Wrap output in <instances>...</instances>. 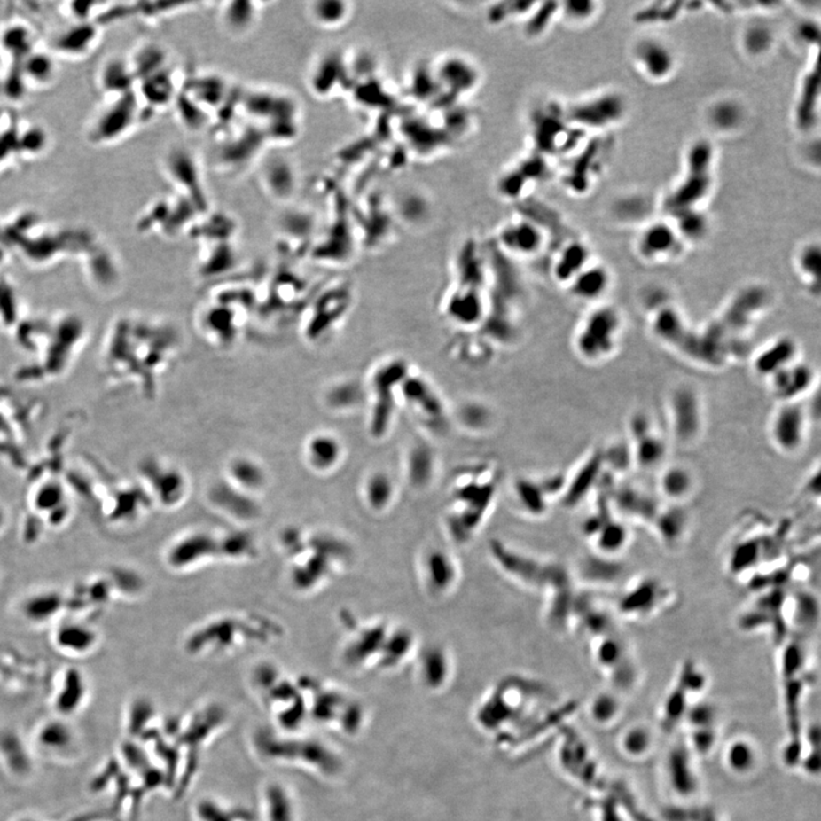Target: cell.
<instances>
[{"mask_svg":"<svg viewBox=\"0 0 821 821\" xmlns=\"http://www.w3.org/2000/svg\"><path fill=\"white\" fill-rule=\"evenodd\" d=\"M599 473V462L598 459L587 462L571 481H566L563 492V504L566 507L574 508L588 497L597 483Z\"/></svg>","mask_w":821,"mask_h":821,"instance_id":"36","label":"cell"},{"mask_svg":"<svg viewBox=\"0 0 821 821\" xmlns=\"http://www.w3.org/2000/svg\"><path fill=\"white\" fill-rule=\"evenodd\" d=\"M590 262H591L590 250L584 243L579 241L568 243L559 251L555 259L553 277L560 285L567 286Z\"/></svg>","mask_w":821,"mask_h":821,"instance_id":"32","label":"cell"},{"mask_svg":"<svg viewBox=\"0 0 821 821\" xmlns=\"http://www.w3.org/2000/svg\"><path fill=\"white\" fill-rule=\"evenodd\" d=\"M713 162L715 150L711 143H693L685 159L684 177L665 201L672 216L685 210L700 209V203L708 198L712 190Z\"/></svg>","mask_w":821,"mask_h":821,"instance_id":"3","label":"cell"},{"mask_svg":"<svg viewBox=\"0 0 821 821\" xmlns=\"http://www.w3.org/2000/svg\"><path fill=\"white\" fill-rule=\"evenodd\" d=\"M789 609L793 612L791 617L796 629L809 631L818 624V601L810 593L801 592L799 596L793 598Z\"/></svg>","mask_w":821,"mask_h":821,"instance_id":"42","label":"cell"},{"mask_svg":"<svg viewBox=\"0 0 821 821\" xmlns=\"http://www.w3.org/2000/svg\"><path fill=\"white\" fill-rule=\"evenodd\" d=\"M593 657L598 667L612 673L621 667L625 661L631 659L627 643L615 632L595 637Z\"/></svg>","mask_w":821,"mask_h":821,"instance_id":"33","label":"cell"},{"mask_svg":"<svg viewBox=\"0 0 821 821\" xmlns=\"http://www.w3.org/2000/svg\"><path fill=\"white\" fill-rule=\"evenodd\" d=\"M813 31H818V27L813 26L811 22H802L799 26V37L808 43H812L818 35H813Z\"/></svg>","mask_w":821,"mask_h":821,"instance_id":"59","label":"cell"},{"mask_svg":"<svg viewBox=\"0 0 821 821\" xmlns=\"http://www.w3.org/2000/svg\"><path fill=\"white\" fill-rule=\"evenodd\" d=\"M363 500L373 513L384 515L394 508L398 497V485L385 470L369 473L363 483Z\"/></svg>","mask_w":821,"mask_h":821,"instance_id":"27","label":"cell"},{"mask_svg":"<svg viewBox=\"0 0 821 821\" xmlns=\"http://www.w3.org/2000/svg\"><path fill=\"white\" fill-rule=\"evenodd\" d=\"M675 217V225L681 240L688 242H700L708 233V219L700 209L683 211Z\"/></svg>","mask_w":821,"mask_h":821,"instance_id":"40","label":"cell"},{"mask_svg":"<svg viewBox=\"0 0 821 821\" xmlns=\"http://www.w3.org/2000/svg\"><path fill=\"white\" fill-rule=\"evenodd\" d=\"M802 741L789 740L783 751L784 763L789 768L796 767L803 757Z\"/></svg>","mask_w":821,"mask_h":821,"instance_id":"56","label":"cell"},{"mask_svg":"<svg viewBox=\"0 0 821 821\" xmlns=\"http://www.w3.org/2000/svg\"><path fill=\"white\" fill-rule=\"evenodd\" d=\"M708 119L713 129L731 133L739 129L745 121V110L735 99H721L708 110Z\"/></svg>","mask_w":821,"mask_h":821,"instance_id":"37","label":"cell"},{"mask_svg":"<svg viewBox=\"0 0 821 821\" xmlns=\"http://www.w3.org/2000/svg\"><path fill=\"white\" fill-rule=\"evenodd\" d=\"M129 95L106 101V106L97 114L90 125V137L94 142L115 141L129 131L134 123V105Z\"/></svg>","mask_w":821,"mask_h":821,"instance_id":"15","label":"cell"},{"mask_svg":"<svg viewBox=\"0 0 821 821\" xmlns=\"http://www.w3.org/2000/svg\"><path fill=\"white\" fill-rule=\"evenodd\" d=\"M565 13L573 21H584L593 17L596 4L591 2H571L565 4Z\"/></svg>","mask_w":821,"mask_h":821,"instance_id":"55","label":"cell"},{"mask_svg":"<svg viewBox=\"0 0 821 821\" xmlns=\"http://www.w3.org/2000/svg\"><path fill=\"white\" fill-rule=\"evenodd\" d=\"M769 380L773 395L781 403L797 402V398L810 389L813 384V371L808 364L796 361Z\"/></svg>","mask_w":821,"mask_h":821,"instance_id":"26","label":"cell"},{"mask_svg":"<svg viewBox=\"0 0 821 821\" xmlns=\"http://www.w3.org/2000/svg\"><path fill=\"white\" fill-rule=\"evenodd\" d=\"M437 472V456L428 444L417 442L410 446L404 460V477L410 489L426 491L435 481Z\"/></svg>","mask_w":821,"mask_h":821,"instance_id":"21","label":"cell"},{"mask_svg":"<svg viewBox=\"0 0 821 821\" xmlns=\"http://www.w3.org/2000/svg\"><path fill=\"white\" fill-rule=\"evenodd\" d=\"M620 703L611 693H600L590 705V715L597 723H608L619 715Z\"/></svg>","mask_w":821,"mask_h":821,"instance_id":"50","label":"cell"},{"mask_svg":"<svg viewBox=\"0 0 821 821\" xmlns=\"http://www.w3.org/2000/svg\"><path fill=\"white\" fill-rule=\"evenodd\" d=\"M248 310L243 299H235L233 293L229 299L218 294L200 310L199 326L210 342L227 348L238 340Z\"/></svg>","mask_w":821,"mask_h":821,"instance_id":"6","label":"cell"},{"mask_svg":"<svg viewBox=\"0 0 821 821\" xmlns=\"http://www.w3.org/2000/svg\"><path fill=\"white\" fill-rule=\"evenodd\" d=\"M716 711L713 705L708 703H699L688 708L684 717H687L689 723L693 728H712L715 723Z\"/></svg>","mask_w":821,"mask_h":821,"instance_id":"53","label":"cell"},{"mask_svg":"<svg viewBox=\"0 0 821 821\" xmlns=\"http://www.w3.org/2000/svg\"><path fill=\"white\" fill-rule=\"evenodd\" d=\"M651 526L665 548L676 550L684 543L691 531V510L687 504L661 505Z\"/></svg>","mask_w":821,"mask_h":821,"instance_id":"19","label":"cell"},{"mask_svg":"<svg viewBox=\"0 0 821 821\" xmlns=\"http://www.w3.org/2000/svg\"><path fill=\"white\" fill-rule=\"evenodd\" d=\"M418 568L422 587L434 600L451 596L460 583L459 561L450 550L440 545L422 550L418 558Z\"/></svg>","mask_w":821,"mask_h":821,"instance_id":"9","label":"cell"},{"mask_svg":"<svg viewBox=\"0 0 821 821\" xmlns=\"http://www.w3.org/2000/svg\"><path fill=\"white\" fill-rule=\"evenodd\" d=\"M668 456L667 444L663 438L649 432L636 438L632 448L633 464L643 470H655L664 464Z\"/></svg>","mask_w":821,"mask_h":821,"instance_id":"34","label":"cell"},{"mask_svg":"<svg viewBox=\"0 0 821 821\" xmlns=\"http://www.w3.org/2000/svg\"><path fill=\"white\" fill-rule=\"evenodd\" d=\"M676 684L684 689L688 696L699 695L707 688L708 677L695 661H685L680 669Z\"/></svg>","mask_w":821,"mask_h":821,"instance_id":"49","label":"cell"},{"mask_svg":"<svg viewBox=\"0 0 821 821\" xmlns=\"http://www.w3.org/2000/svg\"><path fill=\"white\" fill-rule=\"evenodd\" d=\"M611 505L613 512L621 513V520H624V518H629L631 520L652 525L661 504L648 493L640 491L632 486H624L614 493Z\"/></svg>","mask_w":821,"mask_h":821,"instance_id":"23","label":"cell"},{"mask_svg":"<svg viewBox=\"0 0 821 821\" xmlns=\"http://www.w3.org/2000/svg\"><path fill=\"white\" fill-rule=\"evenodd\" d=\"M418 680L426 691L437 693L451 684L454 676V661L444 645L433 644L418 649L416 656Z\"/></svg>","mask_w":821,"mask_h":821,"instance_id":"13","label":"cell"},{"mask_svg":"<svg viewBox=\"0 0 821 821\" xmlns=\"http://www.w3.org/2000/svg\"><path fill=\"white\" fill-rule=\"evenodd\" d=\"M821 264V253L819 245L809 243L800 250L797 254V269L803 275L805 281L810 282L811 286L819 288V272Z\"/></svg>","mask_w":821,"mask_h":821,"instance_id":"45","label":"cell"},{"mask_svg":"<svg viewBox=\"0 0 821 821\" xmlns=\"http://www.w3.org/2000/svg\"><path fill=\"white\" fill-rule=\"evenodd\" d=\"M675 599V591L656 576L640 577L628 585L616 609L624 619L644 621L659 615Z\"/></svg>","mask_w":821,"mask_h":821,"instance_id":"7","label":"cell"},{"mask_svg":"<svg viewBox=\"0 0 821 821\" xmlns=\"http://www.w3.org/2000/svg\"><path fill=\"white\" fill-rule=\"evenodd\" d=\"M696 484L691 469L683 465H671L661 470L659 492L667 504H687L696 491Z\"/></svg>","mask_w":821,"mask_h":821,"instance_id":"29","label":"cell"},{"mask_svg":"<svg viewBox=\"0 0 821 821\" xmlns=\"http://www.w3.org/2000/svg\"><path fill=\"white\" fill-rule=\"evenodd\" d=\"M352 288L346 282H337L321 291L306 309L302 320V336L309 344L328 340L345 321L353 305Z\"/></svg>","mask_w":821,"mask_h":821,"instance_id":"4","label":"cell"},{"mask_svg":"<svg viewBox=\"0 0 821 821\" xmlns=\"http://www.w3.org/2000/svg\"><path fill=\"white\" fill-rule=\"evenodd\" d=\"M668 777L669 785L677 795L692 796L699 787V781L693 771L691 755L684 745H677L668 757Z\"/></svg>","mask_w":821,"mask_h":821,"instance_id":"31","label":"cell"},{"mask_svg":"<svg viewBox=\"0 0 821 821\" xmlns=\"http://www.w3.org/2000/svg\"><path fill=\"white\" fill-rule=\"evenodd\" d=\"M808 740L812 748L820 749V731L818 725H813V727L809 729Z\"/></svg>","mask_w":821,"mask_h":821,"instance_id":"60","label":"cell"},{"mask_svg":"<svg viewBox=\"0 0 821 821\" xmlns=\"http://www.w3.org/2000/svg\"><path fill=\"white\" fill-rule=\"evenodd\" d=\"M496 470L477 467L456 477L446 509V531L454 542L467 543L483 525L496 499Z\"/></svg>","mask_w":821,"mask_h":821,"instance_id":"1","label":"cell"},{"mask_svg":"<svg viewBox=\"0 0 821 821\" xmlns=\"http://www.w3.org/2000/svg\"><path fill=\"white\" fill-rule=\"evenodd\" d=\"M633 57L640 70L651 81L663 82L675 73L676 66L675 51L660 39H643L633 50Z\"/></svg>","mask_w":821,"mask_h":821,"instance_id":"18","label":"cell"},{"mask_svg":"<svg viewBox=\"0 0 821 821\" xmlns=\"http://www.w3.org/2000/svg\"><path fill=\"white\" fill-rule=\"evenodd\" d=\"M344 445L332 433H314L305 442V460L309 467L317 473H325L337 469L344 459Z\"/></svg>","mask_w":821,"mask_h":821,"instance_id":"22","label":"cell"},{"mask_svg":"<svg viewBox=\"0 0 821 821\" xmlns=\"http://www.w3.org/2000/svg\"><path fill=\"white\" fill-rule=\"evenodd\" d=\"M27 73L30 83L47 86L53 82L55 66L43 55H35V59H30L29 65L27 66Z\"/></svg>","mask_w":821,"mask_h":821,"instance_id":"51","label":"cell"},{"mask_svg":"<svg viewBox=\"0 0 821 821\" xmlns=\"http://www.w3.org/2000/svg\"><path fill=\"white\" fill-rule=\"evenodd\" d=\"M627 113V101L616 91H606L573 107V121L590 129H606Z\"/></svg>","mask_w":821,"mask_h":821,"instance_id":"12","label":"cell"},{"mask_svg":"<svg viewBox=\"0 0 821 821\" xmlns=\"http://www.w3.org/2000/svg\"><path fill=\"white\" fill-rule=\"evenodd\" d=\"M651 735L645 729L633 728L625 733L622 745L627 755L637 757L645 755L651 747Z\"/></svg>","mask_w":821,"mask_h":821,"instance_id":"52","label":"cell"},{"mask_svg":"<svg viewBox=\"0 0 821 821\" xmlns=\"http://www.w3.org/2000/svg\"><path fill=\"white\" fill-rule=\"evenodd\" d=\"M365 400V386L354 380L331 385L324 394V404L333 412H348L357 409Z\"/></svg>","mask_w":821,"mask_h":821,"instance_id":"35","label":"cell"},{"mask_svg":"<svg viewBox=\"0 0 821 821\" xmlns=\"http://www.w3.org/2000/svg\"><path fill=\"white\" fill-rule=\"evenodd\" d=\"M565 484L566 480L560 475L542 481L520 478L515 484L518 507L529 516H543L549 510V497L557 492L563 494Z\"/></svg>","mask_w":821,"mask_h":821,"instance_id":"17","label":"cell"},{"mask_svg":"<svg viewBox=\"0 0 821 821\" xmlns=\"http://www.w3.org/2000/svg\"><path fill=\"white\" fill-rule=\"evenodd\" d=\"M689 696L679 684L669 693L664 703L661 727L665 732H671L677 723L683 720L688 709Z\"/></svg>","mask_w":821,"mask_h":821,"instance_id":"44","label":"cell"},{"mask_svg":"<svg viewBox=\"0 0 821 821\" xmlns=\"http://www.w3.org/2000/svg\"><path fill=\"white\" fill-rule=\"evenodd\" d=\"M725 760L729 768L736 773H747L755 767V749L745 740H736L728 747Z\"/></svg>","mask_w":821,"mask_h":821,"instance_id":"48","label":"cell"},{"mask_svg":"<svg viewBox=\"0 0 821 821\" xmlns=\"http://www.w3.org/2000/svg\"><path fill=\"white\" fill-rule=\"evenodd\" d=\"M558 763L565 773L574 779L595 786L597 765L590 759L587 745L574 733H567L561 740L557 753Z\"/></svg>","mask_w":821,"mask_h":821,"instance_id":"20","label":"cell"},{"mask_svg":"<svg viewBox=\"0 0 821 821\" xmlns=\"http://www.w3.org/2000/svg\"><path fill=\"white\" fill-rule=\"evenodd\" d=\"M229 475L240 484L259 488L264 485L265 470L256 460L249 457H238L231 461Z\"/></svg>","mask_w":821,"mask_h":821,"instance_id":"43","label":"cell"},{"mask_svg":"<svg viewBox=\"0 0 821 821\" xmlns=\"http://www.w3.org/2000/svg\"><path fill=\"white\" fill-rule=\"evenodd\" d=\"M417 652V637L412 629L403 625H392L379 657L377 669L394 671L402 668L406 661L414 660Z\"/></svg>","mask_w":821,"mask_h":821,"instance_id":"24","label":"cell"},{"mask_svg":"<svg viewBox=\"0 0 821 821\" xmlns=\"http://www.w3.org/2000/svg\"><path fill=\"white\" fill-rule=\"evenodd\" d=\"M612 286V274L607 267L600 264H590L573 278L567 288L573 297L581 301L596 302L601 301Z\"/></svg>","mask_w":821,"mask_h":821,"instance_id":"28","label":"cell"},{"mask_svg":"<svg viewBox=\"0 0 821 821\" xmlns=\"http://www.w3.org/2000/svg\"><path fill=\"white\" fill-rule=\"evenodd\" d=\"M681 240L672 223L659 221L651 223L637 238V249L639 256L648 262H667L679 253Z\"/></svg>","mask_w":821,"mask_h":821,"instance_id":"16","label":"cell"},{"mask_svg":"<svg viewBox=\"0 0 821 821\" xmlns=\"http://www.w3.org/2000/svg\"><path fill=\"white\" fill-rule=\"evenodd\" d=\"M226 9H223L222 21L225 29L232 35L248 34L253 27L256 25L258 20V10L253 9L249 4L246 10V3L227 4Z\"/></svg>","mask_w":821,"mask_h":821,"instance_id":"41","label":"cell"},{"mask_svg":"<svg viewBox=\"0 0 821 821\" xmlns=\"http://www.w3.org/2000/svg\"><path fill=\"white\" fill-rule=\"evenodd\" d=\"M400 401L430 432H445L449 424L448 408L427 379L410 371L401 387Z\"/></svg>","mask_w":821,"mask_h":821,"instance_id":"8","label":"cell"},{"mask_svg":"<svg viewBox=\"0 0 821 821\" xmlns=\"http://www.w3.org/2000/svg\"><path fill=\"white\" fill-rule=\"evenodd\" d=\"M600 821H622L619 811H617L616 801L607 799L600 805Z\"/></svg>","mask_w":821,"mask_h":821,"instance_id":"57","label":"cell"},{"mask_svg":"<svg viewBox=\"0 0 821 821\" xmlns=\"http://www.w3.org/2000/svg\"><path fill=\"white\" fill-rule=\"evenodd\" d=\"M805 770L811 775H817L820 770V753L819 749L812 748L810 755L801 761Z\"/></svg>","mask_w":821,"mask_h":821,"instance_id":"58","label":"cell"},{"mask_svg":"<svg viewBox=\"0 0 821 821\" xmlns=\"http://www.w3.org/2000/svg\"><path fill=\"white\" fill-rule=\"evenodd\" d=\"M612 512L592 516L585 524V528L592 536L593 547L598 555L619 558L629 547L631 539L627 523Z\"/></svg>","mask_w":821,"mask_h":821,"instance_id":"14","label":"cell"},{"mask_svg":"<svg viewBox=\"0 0 821 821\" xmlns=\"http://www.w3.org/2000/svg\"><path fill=\"white\" fill-rule=\"evenodd\" d=\"M489 310L485 289L456 282L446 293L443 313L446 318L461 329L469 330L484 324Z\"/></svg>","mask_w":821,"mask_h":821,"instance_id":"10","label":"cell"},{"mask_svg":"<svg viewBox=\"0 0 821 821\" xmlns=\"http://www.w3.org/2000/svg\"><path fill=\"white\" fill-rule=\"evenodd\" d=\"M797 352L799 349L792 338H779L756 355L753 366L760 377L770 379L796 362Z\"/></svg>","mask_w":821,"mask_h":821,"instance_id":"30","label":"cell"},{"mask_svg":"<svg viewBox=\"0 0 821 821\" xmlns=\"http://www.w3.org/2000/svg\"><path fill=\"white\" fill-rule=\"evenodd\" d=\"M57 637L59 647H65L63 649H69L75 653L89 651L95 639L93 631L85 627H79V625L59 629Z\"/></svg>","mask_w":821,"mask_h":821,"instance_id":"46","label":"cell"},{"mask_svg":"<svg viewBox=\"0 0 821 821\" xmlns=\"http://www.w3.org/2000/svg\"><path fill=\"white\" fill-rule=\"evenodd\" d=\"M500 242L505 250L518 256H533L540 253L544 243L543 232L532 222L520 219L501 230Z\"/></svg>","mask_w":821,"mask_h":821,"instance_id":"25","label":"cell"},{"mask_svg":"<svg viewBox=\"0 0 821 821\" xmlns=\"http://www.w3.org/2000/svg\"><path fill=\"white\" fill-rule=\"evenodd\" d=\"M692 747L700 755H708L715 743V732L712 728L695 729L692 737Z\"/></svg>","mask_w":821,"mask_h":821,"instance_id":"54","label":"cell"},{"mask_svg":"<svg viewBox=\"0 0 821 821\" xmlns=\"http://www.w3.org/2000/svg\"><path fill=\"white\" fill-rule=\"evenodd\" d=\"M309 14L315 25L323 29H337L348 20L350 5L345 2L321 0L310 4Z\"/></svg>","mask_w":821,"mask_h":821,"instance_id":"39","label":"cell"},{"mask_svg":"<svg viewBox=\"0 0 821 821\" xmlns=\"http://www.w3.org/2000/svg\"><path fill=\"white\" fill-rule=\"evenodd\" d=\"M773 33L764 25L749 26L743 35V46L749 55H763L771 49Z\"/></svg>","mask_w":821,"mask_h":821,"instance_id":"47","label":"cell"},{"mask_svg":"<svg viewBox=\"0 0 821 821\" xmlns=\"http://www.w3.org/2000/svg\"><path fill=\"white\" fill-rule=\"evenodd\" d=\"M807 412L797 402L781 403L772 418L770 437L779 452L792 456L803 448Z\"/></svg>","mask_w":821,"mask_h":821,"instance_id":"11","label":"cell"},{"mask_svg":"<svg viewBox=\"0 0 821 821\" xmlns=\"http://www.w3.org/2000/svg\"><path fill=\"white\" fill-rule=\"evenodd\" d=\"M622 573L623 569L617 558L605 557L598 553L583 560L580 567L581 576L593 583H614L620 579Z\"/></svg>","mask_w":821,"mask_h":821,"instance_id":"38","label":"cell"},{"mask_svg":"<svg viewBox=\"0 0 821 821\" xmlns=\"http://www.w3.org/2000/svg\"><path fill=\"white\" fill-rule=\"evenodd\" d=\"M410 372L408 362L401 357L382 361L371 371L365 394L370 405L369 432L376 440H382L392 428L401 387Z\"/></svg>","mask_w":821,"mask_h":821,"instance_id":"2","label":"cell"},{"mask_svg":"<svg viewBox=\"0 0 821 821\" xmlns=\"http://www.w3.org/2000/svg\"><path fill=\"white\" fill-rule=\"evenodd\" d=\"M622 324L621 313L613 306L596 307L582 321L574 339L577 354L590 363L607 360L619 344Z\"/></svg>","mask_w":821,"mask_h":821,"instance_id":"5","label":"cell"}]
</instances>
